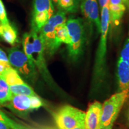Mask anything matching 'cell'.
I'll return each mask as SVG.
<instances>
[{
    "label": "cell",
    "instance_id": "18",
    "mask_svg": "<svg viewBox=\"0 0 129 129\" xmlns=\"http://www.w3.org/2000/svg\"><path fill=\"white\" fill-rule=\"evenodd\" d=\"M9 87L13 94L25 95L28 96H38L29 85L25 83L20 84L12 85L9 86Z\"/></svg>",
    "mask_w": 129,
    "mask_h": 129
},
{
    "label": "cell",
    "instance_id": "19",
    "mask_svg": "<svg viewBox=\"0 0 129 129\" xmlns=\"http://www.w3.org/2000/svg\"><path fill=\"white\" fill-rule=\"evenodd\" d=\"M13 96L10 90L9 85L4 80L0 78V105H4L12 99Z\"/></svg>",
    "mask_w": 129,
    "mask_h": 129
},
{
    "label": "cell",
    "instance_id": "22",
    "mask_svg": "<svg viewBox=\"0 0 129 129\" xmlns=\"http://www.w3.org/2000/svg\"><path fill=\"white\" fill-rule=\"evenodd\" d=\"M0 22L2 25H9L10 24L6 9H5L2 0H0Z\"/></svg>",
    "mask_w": 129,
    "mask_h": 129
},
{
    "label": "cell",
    "instance_id": "14",
    "mask_svg": "<svg viewBox=\"0 0 129 129\" xmlns=\"http://www.w3.org/2000/svg\"><path fill=\"white\" fill-rule=\"evenodd\" d=\"M0 78L4 80L9 86L20 84L25 83L18 72L12 67L10 68L3 72L0 75Z\"/></svg>",
    "mask_w": 129,
    "mask_h": 129
},
{
    "label": "cell",
    "instance_id": "4",
    "mask_svg": "<svg viewBox=\"0 0 129 129\" xmlns=\"http://www.w3.org/2000/svg\"><path fill=\"white\" fill-rule=\"evenodd\" d=\"M108 4L101 9V34L99 46L97 50L96 59L94 65V77L96 80H101L104 72L105 56L106 53V43L110 24Z\"/></svg>",
    "mask_w": 129,
    "mask_h": 129
},
{
    "label": "cell",
    "instance_id": "23",
    "mask_svg": "<svg viewBox=\"0 0 129 129\" xmlns=\"http://www.w3.org/2000/svg\"><path fill=\"white\" fill-rule=\"evenodd\" d=\"M30 105H31L32 110H35V109H39L43 105V102L38 96H30Z\"/></svg>",
    "mask_w": 129,
    "mask_h": 129
},
{
    "label": "cell",
    "instance_id": "28",
    "mask_svg": "<svg viewBox=\"0 0 129 129\" xmlns=\"http://www.w3.org/2000/svg\"><path fill=\"white\" fill-rule=\"evenodd\" d=\"M0 129H12L4 122L0 121Z\"/></svg>",
    "mask_w": 129,
    "mask_h": 129
},
{
    "label": "cell",
    "instance_id": "21",
    "mask_svg": "<svg viewBox=\"0 0 129 129\" xmlns=\"http://www.w3.org/2000/svg\"><path fill=\"white\" fill-rule=\"evenodd\" d=\"M120 59L129 65V37L126 40L121 51Z\"/></svg>",
    "mask_w": 129,
    "mask_h": 129
},
{
    "label": "cell",
    "instance_id": "6",
    "mask_svg": "<svg viewBox=\"0 0 129 129\" xmlns=\"http://www.w3.org/2000/svg\"><path fill=\"white\" fill-rule=\"evenodd\" d=\"M85 112L71 105L61 107L54 114L59 129H74L85 127Z\"/></svg>",
    "mask_w": 129,
    "mask_h": 129
},
{
    "label": "cell",
    "instance_id": "1",
    "mask_svg": "<svg viewBox=\"0 0 129 129\" xmlns=\"http://www.w3.org/2000/svg\"><path fill=\"white\" fill-rule=\"evenodd\" d=\"M23 52L30 60L35 64L47 81H51V78L47 67L44 57L45 47L43 38L39 33L31 30L30 32H26L22 39Z\"/></svg>",
    "mask_w": 129,
    "mask_h": 129
},
{
    "label": "cell",
    "instance_id": "9",
    "mask_svg": "<svg viewBox=\"0 0 129 129\" xmlns=\"http://www.w3.org/2000/svg\"><path fill=\"white\" fill-rule=\"evenodd\" d=\"M80 7L83 15L90 23L96 26L98 33L101 30V22L99 15L97 0H81Z\"/></svg>",
    "mask_w": 129,
    "mask_h": 129
},
{
    "label": "cell",
    "instance_id": "30",
    "mask_svg": "<svg viewBox=\"0 0 129 129\" xmlns=\"http://www.w3.org/2000/svg\"><path fill=\"white\" fill-rule=\"evenodd\" d=\"M44 129H56L55 128H52V127H47V128H45Z\"/></svg>",
    "mask_w": 129,
    "mask_h": 129
},
{
    "label": "cell",
    "instance_id": "3",
    "mask_svg": "<svg viewBox=\"0 0 129 129\" xmlns=\"http://www.w3.org/2000/svg\"><path fill=\"white\" fill-rule=\"evenodd\" d=\"M66 25L70 40L68 44L69 56L72 60H77L82 53L86 38L83 20L81 18H70Z\"/></svg>",
    "mask_w": 129,
    "mask_h": 129
},
{
    "label": "cell",
    "instance_id": "2",
    "mask_svg": "<svg viewBox=\"0 0 129 129\" xmlns=\"http://www.w3.org/2000/svg\"><path fill=\"white\" fill-rule=\"evenodd\" d=\"M129 96L128 91H122L113 94L102 105L101 129H112L119 113Z\"/></svg>",
    "mask_w": 129,
    "mask_h": 129
},
{
    "label": "cell",
    "instance_id": "20",
    "mask_svg": "<svg viewBox=\"0 0 129 129\" xmlns=\"http://www.w3.org/2000/svg\"><path fill=\"white\" fill-rule=\"evenodd\" d=\"M0 121L4 122L12 129H31L25 125L21 124L10 118L5 113L0 109Z\"/></svg>",
    "mask_w": 129,
    "mask_h": 129
},
{
    "label": "cell",
    "instance_id": "26",
    "mask_svg": "<svg viewBox=\"0 0 129 129\" xmlns=\"http://www.w3.org/2000/svg\"><path fill=\"white\" fill-rule=\"evenodd\" d=\"M124 0H109L108 4L111 5H119L123 4Z\"/></svg>",
    "mask_w": 129,
    "mask_h": 129
},
{
    "label": "cell",
    "instance_id": "15",
    "mask_svg": "<svg viewBox=\"0 0 129 129\" xmlns=\"http://www.w3.org/2000/svg\"><path fill=\"white\" fill-rule=\"evenodd\" d=\"M0 37L6 43L14 45L17 42V35L15 29L10 25H0Z\"/></svg>",
    "mask_w": 129,
    "mask_h": 129
},
{
    "label": "cell",
    "instance_id": "29",
    "mask_svg": "<svg viewBox=\"0 0 129 129\" xmlns=\"http://www.w3.org/2000/svg\"><path fill=\"white\" fill-rule=\"evenodd\" d=\"M128 106H127V112H126V118H127V122L129 126V96L128 98Z\"/></svg>",
    "mask_w": 129,
    "mask_h": 129
},
{
    "label": "cell",
    "instance_id": "31",
    "mask_svg": "<svg viewBox=\"0 0 129 129\" xmlns=\"http://www.w3.org/2000/svg\"><path fill=\"white\" fill-rule=\"evenodd\" d=\"M124 2H125V3H128V0H124Z\"/></svg>",
    "mask_w": 129,
    "mask_h": 129
},
{
    "label": "cell",
    "instance_id": "27",
    "mask_svg": "<svg viewBox=\"0 0 129 129\" xmlns=\"http://www.w3.org/2000/svg\"><path fill=\"white\" fill-rule=\"evenodd\" d=\"M99 2L100 4V7H101V9H102L104 6L108 4L109 0H99Z\"/></svg>",
    "mask_w": 129,
    "mask_h": 129
},
{
    "label": "cell",
    "instance_id": "5",
    "mask_svg": "<svg viewBox=\"0 0 129 129\" xmlns=\"http://www.w3.org/2000/svg\"><path fill=\"white\" fill-rule=\"evenodd\" d=\"M8 58L11 66L20 76L32 82L36 80V67L23 51L17 47L10 48L8 50Z\"/></svg>",
    "mask_w": 129,
    "mask_h": 129
},
{
    "label": "cell",
    "instance_id": "25",
    "mask_svg": "<svg viewBox=\"0 0 129 129\" xmlns=\"http://www.w3.org/2000/svg\"><path fill=\"white\" fill-rule=\"evenodd\" d=\"M0 61H5V62H9L8 56L6 53L0 48Z\"/></svg>",
    "mask_w": 129,
    "mask_h": 129
},
{
    "label": "cell",
    "instance_id": "16",
    "mask_svg": "<svg viewBox=\"0 0 129 129\" xmlns=\"http://www.w3.org/2000/svg\"><path fill=\"white\" fill-rule=\"evenodd\" d=\"M69 35L68 34L66 23L57 26L55 30V45L57 49L62 43L67 44L69 43Z\"/></svg>",
    "mask_w": 129,
    "mask_h": 129
},
{
    "label": "cell",
    "instance_id": "8",
    "mask_svg": "<svg viewBox=\"0 0 129 129\" xmlns=\"http://www.w3.org/2000/svg\"><path fill=\"white\" fill-rule=\"evenodd\" d=\"M31 28L39 33L40 30L53 15L54 6L51 0H34Z\"/></svg>",
    "mask_w": 129,
    "mask_h": 129
},
{
    "label": "cell",
    "instance_id": "32",
    "mask_svg": "<svg viewBox=\"0 0 129 129\" xmlns=\"http://www.w3.org/2000/svg\"><path fill=\"white\" fill-rule=\"evenodd\" d=\"M1 22H0V25H1Z\"/></svg>",
    "mask_w": 129,
    "mask_h": 129
},
{
    "label": "cell",
    "instance_id": "11",
    "mask_svg": "<svg viewBox=\"0 0 129 129\" xmlns=\"http://www.w3.org/2000/svg\"><path fill=\"white\" fill-rule=\"evenodd\" d=\"M102 105L99 102L95 101L88 106L85 113V129H101L100 121Z\"/></svg>",
    "mask_w": 129,
    "mask_h": 129
},
{
    "label": "cell",
    "instance_id": "10",
    "mask_svg": "<svg viewBox=\"0 0 129 129\" xmlns=\"http://www.w3.org/2000/svg\"><path fill=\"white\" fill-rule=\"evenodd\" d=\"M4 106L19 115H25L32 111L30 96L25 95L13 94L11 101L5 104Z\"/></svg>",
    "mask_w": 129,
    "mask_h": 129
},
{
    "label": "cell",
    "instance_id": "24",
    "mask_svg": "<svg viewBox=\"0 0 129 129\" xmlns=\"http://www.w3.org/2000/svg\"><path fill=\"white\" fill-rule=\"evenodd\" d=\"M12 67L9 62H5V61H0V75L3 72L6 71L7 69Z\"/></svg>",
    "mask_w": 129,
    "mask_h": 129
},
{
    "label": "cell",
    "instance_id": "12",
    "mask_svg": "<svg viewBox=\"0 0 129 129\" xmlns=\"http://www.w3.org/2000/svg\"><path fill=\"white\" fill-rule=\"evenodd\" d=\"M117 78L120 91H129V65L120 59L117 63Z\"/></svg>",
    "mask_w": 129,
    "mask_h": 129
},
{
    "label": "cell",
    "instance_id": "7",
    "mask_svg": "<svg viewBox=\"0 0 129 129\" xmlns=\"http://www.w3.org/2000/svg\"><path fill=\"white\" fill-rule=\"evenodd\" d=\"M67 22L66 13L59 10L53 14L40 30L44 41L45 51L47 55L51 56L55 53L57 49L55 45V30L57 26Z\"/></svg>",
    "mask_w": 129,
    "mask_h": 129
},
{
    "label": "cell",
    "instance_id": "17",
    "mask_svg": "<svg viewBox=\"0 0 129 129\" xmlns=\"http://www.w3.org/2000/svg\"><path fill=\"white\" fill-rule=\"evenodd\" d=\"M108 8L110 21H112L113 23L117 25L124 13L125 10V6L124 4H108Z\"/></svg>",
    "mask_w": 129,
    "mask_h": 129
},
{
    "label": "cell",
    "instance_id": "13",
    "mask_svg": "<svg viewBox=\"0 0 129 129\" xmlns=\"http://www.w3.org/2000/svg\"><path fill=\"white\" fill-rule=\"evenodd\" d=\"M59 10L69 13H76L80 6L81 0H51Z\"/></svg>",
    "mask_w": 129,
    "mask_h": 129
}]
</instances>
